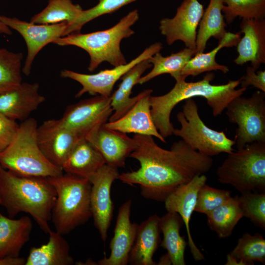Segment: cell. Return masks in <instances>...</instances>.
Returning a JSON list of instances; mask_svg holds the SVG:
<instances>
[{"instance_id": "obj_3", "label": "cell", "mask_w": 265, "mask_h": 265, "mask_svg": "<svg viewBox=\"0 0 265 265\" xmlns=\"http://www.w3.org/2000/svg\"><path fill=\"white\" fill-rule=\"evenodd\" d=\"M56 193L48 177L16 175L0 165V200L10 218L21 212L29 214L46 234Z\"/></svg>"}, {"instance_id": "obj_29", "label": "cell", "mask_w": 265, "mask_h": 265, "mask_svg": "<svg viewBox=\"0 0 265 265\" xmlns=\"http://www.w3.org/2000/svg\"><path fill=\"white\" fill-rule=\"evenodd\" d=\"M223 0H210L199 24L196 41V53L204 52L207 42L211 37L221 40L226 33L222 8Z\"/></svg>"}, {"instance_id": "obj_22", "label": "cell", "mask_w": 265, "mask_h": 265, "mask_svg": "<svg viewBox=\"0 0 265 265\" xmlns=\"http://www.w3.org/2000/svg\"><path fill=\"white\" fill-rule=\"evenodd\" d=\"M32 227L28 216L15 219L0 212V259L19 257L29 240Z\"/></svg>"}, {"instance_id": "obj_35", "label": "cell", "mask_w": 265, "mask_h": 265, "mask_svg": "<svg viewBox=\"0 0 265 265\" xmlns=\"http://www.w3.org/2000/svg\"><path fill=\"white\" fill-rule=\"evenodd\" d=\"M222 12L228 24L237 17L245 19L265 18V0H223Z\"/></svg>"}, {"instance_id": "obj_12", "label": "cell", "mask_w": 265, "mask_h": 265, "mask_svg": "<svg viewBox=\"0 0 265 265\" xmlns=\"http://www.w3.org/2000/svg\"><path fill=\"white\" fill-rule=\"evenodd\" d=\"M118 168L106 163L89 179L90 205L94 223L103 241H106L112 218L114 206L110 197L113 182L119 179Z\"/></svg>"}, {"instance_id": "obj_41", "label": "cell", "mask_w": 265, "mask_h": 265, "mask_svg": "<svg viewBox=\"0 0 265 265\" xmlns=\"http://www.w3.org/2000/svg\"><path fill=\"white\" fill-rule=\"evenodd\" d=\"M26 259L24 258H9L0 259V265H24Z\"/></svg>"}, {"instance_id": "obj_6", "label": "cell", "mask_w": 265, "mask_h": 265, "mask_svg": "<svg viewBox=\"0 0 265 265\" xmlns=\"http://www.w3.org/2000/svg\"><path fill=\"white\" fill-rule=\"evenodd\" d=\"M36 120L28 118L19 125L10 145L0 153V165L23 176L51 177L63 174V170L52 164L38 145Z\"/></svg>"}, {"instance_id": "obj_44", "label": "cell", "mask_w": 265, "mask_h": 265, "mask_svg": "<svg viewBox=\"0 0 265 265\" xmlns=\"http://www.w3.org/2000/svg\"><path fill=\"white\" fill-rule=\"evenodd\" d=\"M157 265H171V263L168 256L166 254L160 258L159 261Z\"/></svg>"}, {"instance_id": "obj_5", "label": "cell", "mask_w": 265, "mask_h": 265, "mask_svg": "<svg viewBox=\"0 0 265 265\" xmlns=\"http://www.w3.org/2000/svg\"><path fill=\"white\" fill-rule=\"evenodd\" d=\"M48 179L56 193L51 220L56 232L68 234L92 217L91 183L86 178L67 173Z\"/></svg>"}, {"instance_id": "obj_20", "label": "cell", "mask_w": 265, "mask_h": 265, "mask_svg": "<svg viewBox=\"0 0 265 265\" xmlns=\"http://www.w3.org/2000/svg\"><path fill=\"white\" fill-rule=\"evenodd\" d=\"M239 26L243 36L236 46L238 55L234 62L238 65L249 62L257 70L265 63V19H242Z\"/></svg>"}, {"instance_id": "obj_14", "label": "cell", "mask_w": 265, "mask_h": 265, "mask_svg": "<svg viewBox=\"0 0 265 265\" xmlns=\"http://www.w3.org/2000/svg\"><path fill=\"white\" fill-rule=\"evenodd\" d=\"M204 11L198 0H184L174 17L161 19L159 28L167 43L171 45L180 40L186 48L196 50L197 29Z\"/></svg>"}, {"instance_id": "obj_17", "label": "cell", "mask_w": 265, "mask_h": 265, "mask_svg": "<svg viewBox=\"0 0 265 265\" xmlns=\"http://www.w3.org/2000/svg\"><path fill=\"white\" fill-rule=\"evenodd\" d=\"M104 125L92 130L85 137L99 151L106 164L116 168L124 167L126 159L137 147L136 142L127 133Z\"/></svg>"}, {"instance_id": "obj_19", "label": "cell", "mask_w": 265, "mask_h": 265, "mask_svg": "<svg viewBox=\"0 0 265 265\" xmlns=\"http://www.w3.org/2000/svg\"><path fill=\"white\" fill-rule=\"evenodd\" d=\"M37 83L22 82L16 87L0 94V113L14 120L24 121L45 100Z\"/></svg>"}, {"instance_id": "obj_11", "label": "cell", "mask_w": 265, "mask_h": 265, "mask_svg": "<svg viewBox=\"0 0 265 265\" xmlns=\"http://www.w3.org/2000/svg\"><path fill=\"white\" fill-rule=\"evenodd\" d=\"M0 22L18 31L24 39L27 48V54L23 73L28 76L35 57L47 45L53 43L58 38L64 36L68 22L54 24H38L8 17L0 14Z\"/></svg>"}, {"instance_id": "obj_4", "label": "cell", "mask_w": 265, "mask_h": 265, "mask_svg": "<svg viewBox=\"0 0 265 265\" xmlns=\"http://www.w3.org/2000/svg\"><path fill=\"white\" fill-rule=\"evenodd\" d=\"M138 11L135 9L123 17L108 29L82 34L72 33L56 39L53 43L59 46H74L85 50L90 56L88 69L94 71L104 61L114 67L127 62L120 49L122 39L134 34L131 27L138 20Z\"/></svg>"}, {"instance_id": "obj_36", "label": "cell", "mask_w": 265, "mask_h": 265, "mask_svg": "<svg viewBox=\"0 0 265 265\" xmlns=\"http://www.w3.org/2000/svg\"><path fill=\"white\" fill-rule=\"evenodd\" d=\"M98 3L94 7L82 10L78 18L71 23H68L65 35L79 33L82 27L90 21L106 14L111 13L122 7L136 0H98Z\"/></svg>"}, {"instance_id": "obj_8", "label": "cell", "mask_w": 265, "mask_h": 265, "mask_svg": "<svg viewBox=\"0 0 265 265\" xmlns=\"http://www.w3.org/2000/svg\"><path fill=\"white\" fill-rule=\"evenodd\" d=\"M177 118L181 128H174L173 134L181 137L193 150L211 157L233 152L235 141L229 138L224 132L211 129L204 123L192 98L185 100L183 111L177 113Z\"/></svg>"}, {"instance_id": "obj_37", "label": "cell", "mask_w": 265, "mask_h": 265, "mask_svg": "<svg viewBox=\"0 0 265 265\" xmlns=\"http://www.w3.org/2000/svg\"><path fill=\"white\" fill-rule=\"evenodd\" d=\"M244 217L250 219L255 225L265 229V192H249L238 196Z\"/></svg>"}, {"instance_id": "obj_1", "label": "cell", "mask_w": 265, "mask_h": 265, "mask_svg": "<svg viewBox=\"0 0 265 265\" xmlns=\"http://www.w3.org/2000/svg\"><path fill=\"white\" fill-rule=\"evenodd\" d=\"M137 147L130 157L138 160L136 171L120 174L123 183L138 185L145 198L164 202L179 186L212 168L213 159L193 150L183 140L173 143L170 150L160 147L152 136L135 134Z\"/></svg>"}, {"instance_id": "obj_13", "label": "cell", "mask_w": 265, "mask_h": 265, "mask_svg": "<svg viewBox=\"0 0 265 265\" xmlns=\"http://www.w3.org/2000/svg\"><path fill=\"white\" fill-rule=\"evenodd\" d=\"M112 112L111 97L99 95L68 106L60 120L66 127L85 137L106 123Z\"/></svg>"}, {"instance_id": "obj_21", "label": "cell", "mask_w": 265, "mask_h": 265, "mask_svg": "<svg viewBox=\"0 0 265 265\" xmlns=\"http://www.w3.org/2000/svg\"><path fill=\"white\" fill-rule=\"evenodd\" d=\"M149 92L141 98L122 117L104 124L108 129L124 133H134L155 136L161 142L165 139L159 133L154 123L151 113Z\"/></svg>"}, {"instance_id": "obj_9", "label": "cell", "mask_w": 265, "mask_h": 265, "mask_svg": "<svg viewBox=\"0 0 265 265\" xmlns=\"http://www.w3.org/2000/svg\"><path fill=\"white\" fill-rule=\"evenodd\" d=\"M241 96L225 108L228 120L238 125L234 140L237 149L254 142H265V92L257 90L249 98Z\"/></svg>"}, {"instance_id": "obj_30", "label": "cell", "mask_w": 265, "mask_h": 265, "mask_svg": "<svg viewBox=\"0 0 265 265\" xmlns=\"http://www.w3.org/2000/svg\"><path fill=\"white\" fill-rule=\"evenodd\" d=\"M208 225L218 237H230L240 219L244 217L238 196H232L207 215Z\"/></svg>"}, {"instance_id": "obj_25", "label": "cell", "mask_w": 265, "mask_h": 265, "mask_svg": "<svg viewBox=\"0 0 265 265\" xmlns=\"http://www.w3.org/2000/svg\"><path fill=\"white\" fill-rule=\"evenodd\" d=\"M105 160L96 147L85 137L81 138L73 148L62 169L66 173L89 180L104 165Z\"/></svg>"}, {"instance_id": "obj_2", "label": "cell", "mask_w": 265, "mask_h": 265, "mask_svg": "<svg viewBox=\"0 0 265 265\" xmlns=\"http://www.w3.org/2000/svg\"><path fill=\"white\" fill-rule=\"evenodd\" d=\"M213 73L209 72L202 80L196 82L176 80L173 88L167 93L150 96L151 113L155 126L161 135L165 138L173 134L174 129L170 122L174 107L180 102L193 97L205 98L214 116L221 115L228 104L237 97L242 96L246 89H236L240 80H230L222 85H212Z\"/></svg>"}, {"instance_id": "obj_31", "label": "cell", "mask_w": 265, "mask_h": 265, "mask_svg": "<svg viewBox=\"0 0 265 265\" xmlns=\"http://www.w3.org/2000/svg\"><path fill=\"white\" fill-rule=\"evenodd\" d=\"M196 53V50L186 48L179 52L163 56L158 52L148 61L153 65L151 71L141 77L138 83L142 84L154 78L164 74H169L176 80H181V73L186 63Z\"/></svg>"}, {"instance_id": "obj_33", "label": "cell", "mask_w": 265, "mask_h": 265, "mask_svg": "<svg viewBox=\"0 0 265 265\" xmlns=\"http://www.w3.org/2000/svg\"><path fill=\"white\" fill-rule=\"evenodd\" d=\"M230 253L241 265H254V262L265 263V239L259 233H246L238 240Z\"/></svg>"}, {"instance_id": "obj_23", "label": "cell", "mask_w": 265, "mask_h": 265, "mask_svg": "<svg viewBox=\"0 0 265 265\" xmlns=\"http://www.w3.org/2000/svg\"><path fill=\"white\" fill-rule=\"evenodd\" d=\"M159 217L155 214L138 224L136 238L130 252L128 264L156 265L153 257L160 242Z\"/></svg>"}, {"instance_id": "obj_43", "label": "cell", "mask_w": 265, "mask_h": 265, "mask_svg": "<svg viewBox=\"0 0 265 265\" xmlns=\"http://www.w3.org/2000/svg\"><path fill=\"white\" fill-rule=\"evenodd\" d=\"M0 33L11 35L12 31L8 26L0 22Z\"/></svg>"}, {"instance_id": "obj_18", "label": "cell", "mask_w": 265, "mask_h": 265, "mask_svg": "<svg viewBox=\"0 0 265 265\" xmlns=\"http://www.w3.org/2000/svg\"><path fill=\"white\" fill-rule=\"evenodd\" d=\"M132 200H128L120 207L109 247L110 254L98 261L99 265H126L134 243L138 224L130 220Z\"/></svg>"}, {"instance_id": "obj_45", "label": "cell", "mask_w": 265, "mask_h": 265, "mask_svg": "<svg viewBox=\"0 0 265 265\" xmlns=\"http://www.w3.org/2000/svg\"><path fill=\"white\" fill-rule=\"evenodd\" d=\"M1 204L0 200V205Z\"/></svg>"}, {"instance_id": "obj_38", "label": "cell", "mask_w": 265, "mask_h": 265, "mask_svg": "<svg viewBox=\"0 0 265 265\" xmlns=\"http://www.w3.org/2000/svg\"><path fill=\"white\" fill-rule=\"evenodd\" d=\"M231 191L205 184L199 190L194 211L207 214L230 197Z\"/></svg>"}, {"instance_id": "obj_26", "label": "cell", "mask_w": 265, "mask_h": 265, "mask_svg": "<svg viewBox=\"0 0 265 265\" xmlns=\"http://www.w3.org/2000/svg\"><path fill=\"white\" fill-rule=\"evenodd\" d=\"M48 242L32 247L25 265H72L75 262L70 254V246L62 235L51 230Z\"/></svg>"}, {"instance_id": "obj_39", "label": "cell", "mask_w": 265, "mask_h": 265, "mask_svg": "<svg viewBox=\"0 0 265 265\" xmlns=\"http://www.w3.org/2000/svg\"><path fill=\"white\" fill-rule=\"evenodd\" d=\"M19 127L15 120L0 113V153L12 142Z\"/></svg>"}, {"instance_id": "obj_16", "label": "cell", "mask_w": 265, "mask_h": 265, "mask_svg": "<svg viewBox=\"0 0 265 265\" xmlns=\"http://www.w3.org/2000/svg\"><path fill=\"white\" fill-rule=\"evenodd\" d=\"M207 179L204 174L195 176L188 183L175 189L164 201L167 212L178 213L181 217L186 228L190 252L196 261L203 260L205 257L193 240L190 234L189 222L194 211L198 192L206 184Z\"/></svg>"}, {"instance_id": "obj_27", "label": "cell", "mask_w": 265, "mask_h": 265, "mask_svg": "<svg viewBox=\"0 0 265 265\" xmlns=\"http://www.w3.org/2000/svg\"><path fill=\"white\" fill-rule=\"evenodd\" d=\"M183 224L181 217L176 212H167L159 217V225L163 234L160 246L167 250L166 254L173 265H186L185 252L187 243L180 234Z\"/></svg>"}, {"instance_id": "obj_15", "label": "cell", "mask_w": 265, "mask_h": 265, "mask_svg": "<svg viewBox=\"0 0 265 265\" xmlns=\"http://www.w3.org/2000/svg\"><path fill=\"white\" fill-rule=\"evenodd\" d=\"M36 137L46 158L60 168L77 143L83 137L66 127L60 119H54L46 120L37 127Z\"/></svg>"}, {"instance_id": "obj_42", "label": "cell", "mask_w": 265, "mask_h": 265, "mask_svg": "<svg viewBox=\"0 0 265 265\" xmlns=\"http://www.w3.org/2000/svg\"><path fill=\"white\" fill-rule=\"evenodd\" d=\"M226 265H241L230 253L227 256Z\"/></svg>"}, {"instance_id": "obj_10", "label": "cell", "mask_w": 265, "mask_h": 265, "mask_svg": "<svg viewBox=\"0 0 265 265\" xmlns=\"http://www.w3.org/2000/svg\"><path fill=\"white\" fill-rule=\"evenodd\" d=\"M161 49V44L156 43L150 45L138 56L125 64L115 66L112 69L102 70L95 74H85L64 69L61 71L60 76L75 80L82 85V88L75 96L76 98H79L86 93L92 95L98 94L106 97H110L114 85L119 79L138 63L148 59L159 52Z\"/></svg>"}, {"instance_id": "obj_7", "label": "cell", "mask_w": 265, "mask_h": 265, "mask_svg": "<svg viewBox=\"0 0 265 265\" xmlns=\"http://www.w3.org/2000/svg\"><path fill=\"white\" fill-rule=\"evenodd\" d=\"M216 175L220 183L231 185L241 194L265 192V142L249 143L228 154Z\"/></svg>"}, {"instance_id": "obj_40", "label": "cell", "mask_w": 265, "mask_h": 265, "mask_svg": "<svg viewBox=\"0 0 265 265\" xmlns=\"http://www.w3.org/2000/svg\"><path fill=\"white\" fill-rule=\"evenodd\" d=\"M241 88H247L252 86L265 92V71L260 70L256 72L252 66H248L246 74L240 79Z\"/></svg>"}, {"instance_id": "obj_34", "label": "cell", "mask_w": 265, "mask_h": 265, "mask_svg": "<svg viewBox=\"0 0 265 265\" xmlns=\"http://www.w3.org/2000/svg\"><path fill=\"white\" fill-rule=\"evenodd\" d=\"M22 53L0 49V94L10 90L22 82Z\"/></svg>"}, {"instance_id": "obj_24", "label": "cell", "mask_w": 265, "mask_h": 265, "mask_svg": "<svg viewBox=\"0 0 265 265\" xmlns=\"http://www.w3.org/2000/svg\"><path fill=\"white\" fill-rule=\"evenodd\" d=\"M152 66L148 59L142 61L129 70L122 77V82L118 88L112 94L111 97V106L113 111L109 118V122L115 121L124 115L143 96L152 89H147L137 96L131 98L133 87L138 83L143 73Z\"/></svg>"}, {"instance_id": "obj_32", "label": "cell", "mask_w": 265, "mask_h": 265, "mask_svg": "<svg viewBox=\"0 0 265 265\" xmlns=\"http://www.w3.org/2000/svg\"><path fill=\"white\" fill-rule=\"evenodd\" d=\"M82 10L71 0H49L47 6L32 17L30 22L38 24H54L63 22L70 24L78 18Z\"/></svg>"}, {"instance_id": "obj_28", "label": "cell", "mask_w": 265, "mask_h": 265, "mask_svg": "<svg viewBox=\"0 0 265 265\" xmlns=\"http://www.w3.org/2000/svg\"><path fill=\"white\" fill-rule=\"evenodd\" d=\"M241 38L240 32H226L224 36L219 40L216 47L211 51L196 53L185 65L181 73V80H186L189 76L195 77L204 72L220 71L226 74L229 68L216 61L217 53L223 48L236 46Z\"/></svg>"}]
</instances>
